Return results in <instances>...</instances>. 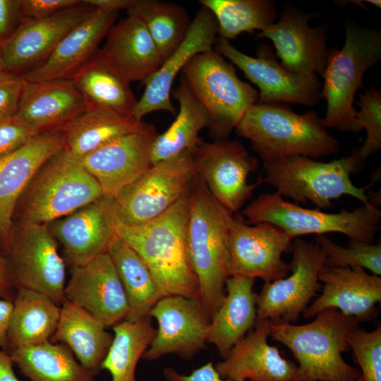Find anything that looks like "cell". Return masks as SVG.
Returning a JSON list of instances; mask_svg holds the SVG:
<instances>
[{"mask_svg": "<svg viewBox=\"0 0 381 381\" xmlns=\"http://www.w3.org/2000/svg\"><path fill=\"white\" fill-rule=\"evenodd\" d=\"M188 211L189 188L157 218L133 226L119 222L116 233L146 264L161 298L179 295L200 303L198 284L186 246Z\"/></svg>", "mask_w": 381, "mask_h": 381, "instance_id": "cell-1", "label": "cell"}, {"mask_svg": "<svg viewBox=\"0 0 381 381\" xmlns=\"http://www.w3.org/2000/svg\"><path fill=\"white\" fill-rule=\"evenodd\" d=\"M232 216L197 174L189 188L186 246L198 284L200 304L210 320L226 294L229 277L228 233Z\"/></svg>", "mask_w": 381, "mask_h": 381, "instance_id": "cell-2", "label": "cell"}, {"mask_svg": "<svg viewBox=\"0 0 381 381\" xmlns=\"http://www.w3.org/2000/svg\"><path fill=\"white\" fill-rule=\"evenodd\" d=\"M305 325L271 322L270 337L285 345L297 361L301 381H355L361 370L345 361L342 353L359 327L354 317L334 308L316 315Z\"/></svg>", "mask_w": 381, "mask_h": 381, "instance_id": "cell-3", "label": "cell"}, {"mask_svg": "<svg viewBox=\"0 0 381 381\" xmlns=\"http://www.w3.org/2000/svg\"><path fill=\"white\" fill-rule=\"evenodd\" d=\"M235 132L250 142L263 162L294 155L329 156L337 153L339 146L315 111L298 114L284 104H253Z\"/></svg>", "mask_w": 381, "mask_h": 381, "instance_id": "cell-4", "label": "cell"}, {"mask_svg": "<svg viewBox=\"0 0 381 381\" xmlns=\"http://www.w3.org/2000/svg\"><path fill=\"white\" fill-rule=\"evenodd\" d=\"M343 47L328 50L320 98L325 99L326 113L322 122L326 128L358 133L353 107L354 96L363 87L365 73L381 59V32L362 28L347 20Z\"/></svg>", "mask_w": 381, "mask_h": 381, "instance_id": "cell-5", "label": "cell"}, {"mask_svg": "<svg viewBox=\"0 0 381 381\" xmlns=\"http://www.w3.org/2000/svg\"><path fill=\"white\" fill-rule=\"evenodd\" d=\"M102 195L96 179L63 148L35 172L18 201L13 222L47 225Z\"/></svg>", "mask_w": 381, "mask_h": 381, "instance_id": "cell-6", "label": "cell"}, {"mask_svg": "<svg viewBox=\"0 0 381 381\" xmlns=\"http://www.w3.org/2000/svg\"><path fill=\"white\" fill-rule=\"evenodd\" d=\"M263 163V183L275 188L282 198L303 204L310 202L318 210L332 207V200L344 195L362 204L370 202L365 188L356 186L351 179L364 163L355 150L347 157L327 162L294 155Z\"/></svg>", "mask_w": 381, "mask_h": 381, "instance_id": "cell-7", "label": "cell"}, {"mask_svg": "<svg viewBox=\"0 0 381 381\" xmlns=\"http://www.w3.org/2000/svg\"><path fill=\"white\" fill-rule=\"evenodd\" d=\"M241 214L247 224H272L291 239L337 232L351 239L373 243L381 221L380 209L370 202L351 211L341 209L337 213H329L290 202L276 192L259 195Z\"/></svg>", "mask_w": 381, "mask_h": 381, "instance_id": "cell-8", "label": "cell"}, {"mask_svg": "<svg viewBox=\"0 0 381 381\" xmlns=\"http://www.w3.org/2000/svg\"><path fill=\"white\" fill-rule=\"evenodd\" d=\"M210 116L215 140L227 139L246 111L258 102V92L243 82L236 69L214 49L198 54L181 71Z\"/></svg>", "mask_w": 381, "mask_h": 381, "instance_id": "cell-9", "label": "cell"}, {"mask_svg": "<svg viewBox=\"0 0 381 381\" xmlns=\"http://www.w3.org/2000/svg\"><path fill=\"white\" fill-rule=\"evenodd\" d=\"M3 248L16 289L40 292L61 306L66 264L47 225L13 222Z\"/></svg>", "mask_w": 381, "mask_h": 381, "instance_id": "cell-10", "label": "cell"}, {"mask_svg": "<svg viewBox=\"0 0 381 381\" xmlns=\"http://www.w3.org/2000/svg\"><path fill=\"white\" fill-rule=\"evenodd\" d=\"M194 152L158 162L115 198L119 222L139 226L157 218L188 190L197 174Z\"/></svg>", "mask_w": 381, "mask_h": 381, "instance_id": "cell-11", "label": "cell"}, {"mask_svg": "<svg viewBox=\"0 0 381 381\" xmlns=\"http://www.w3.org/2000/svg\"><path fill=\"white\" fill-rule=\"evenodd\" d=\"M291 253V274L265 282L257 294V321L296 322L321 288L319 274L325 265L326 257L320 246L296 238L292 242Z\"/></svg>", "mask_w": 381, "mask_h": 381, "instance_id": "cell-12", "label": "cell"}, {"mask_svg": "<svg viewBox=\"0 0 381 381\" xmlns=\"http://www.w3.org/2000/svg\"><path fill=\"white\" fill-rule=\"evenodd\" d=\"M193 154L198 175L214 198L232 214L242 208L263 183L262 176L254 183L248 182L249 174L258 169V159L237 140H200Z\"/></svg>", "mask_w": 381, "mask_h": 381, "instance_id": "cell-13", "label": "cell"}, {"mask_svg": "<svg viewBox=\"0 0 381 381\" xmlns=\"http://www.w3.org/2000/svg\"><path fill=\"white\" fill-rule=\"evenodd\" d=\"M214 44L216 52L229 59L258 87L259 103L313 106L318 102L321 87L318 76L299 75L287 71L277 61L270 45H260L257 56L253 57L220 37Z\"/></svg>", "mask_w": 381, "mask_h": 381, "instance_id": "cell-14", "label": "cell"}, {"mask_svg": "<svg viewBox=\"0 0 381 381\" xmlns=\"http://www.w3.org/2000/svg\"><path fill=\"white\" fill-rule=\"evenodd\" d=\"M292 239L280 228L269 223L253 226L232 216L229 224V277L260 278L265 282L286 277L290 265L282 258L291 252Z\"/></svg>", "mask_w": 381, "mask_h": 381, "instance_id": "cell-15", "label": "cell"}, {"mask_svg": "<svg viewBox=\"0 0 381 381\" xmlns=\"http://www.w3.org/2000/svg\"><path fill=\"white\" fill-rule=\"evenodd\" d=\"M119 222L114 198L102 195L47 227L62 246L65 260L73 267L107 253L117 236Z\"/></svg>", "mask_w": 381, "mask_h": 381, "instance_id": "cell-16", "label": "cell"}, {"mask_svg": "<svg viewBox=\"0 0 381 381\" xmlns=\"http://www.w3.org/2000/svg\"><path fill=\"white\" fill-rule=\"evenodd\" d=\"M149 317L156 319L158 327L142 358L152 361L173 353L190 359L205 348L210 320L197 301L179 295L164 296Z\"/></svg>", "mask_w": 381, "mask_h": 381, "instance_id": "cell-17", "label": "cell"}, {"mask_svg": "<svg viewBox=\"0 0 381 381\" xmlns=\"http://www.w3.org/2000/svg\"><path fill=\"white\" fill-rule=\"evenodd\" d=\"M94 9L82 1L48 18L24 19L11 37L1 44L3 71L23 75L40 66L61 40Z\"/></svg>", "mask_w": 381, "mask_h": 381, "instance_id": "cell-18", "label": "cell"}, {"mask_svg": "<svg viewBox=\"0 0 381 381\" xmlns=\"http://www.w3.org/2000/svg\"><path fill=\"white\" fill-rule=\"evenodd\" d=\"M315 16L287 6L277 22L259 32L255 37L272 42L276 56L287 71L299 75L322 76L327 59V27L311 28L308 22Z\"/></svg>", "mask_w": 381, "mask_h": 381, "instance_id": "cell-19", "label": "cell"}, {"mask_svg": "<svg viewBox=\"0 0 381 381\" xmlns=\"http://www.w3.org/2000/svg\"><path fill=\"white\" fill-rule=\"evenodd\" d=\"M65 301L85 309L107 327L126 320L128 304L115 266L107 253L71 267Z\"/></svg>", "mask_w": 381, "mask_h": 381, "instance_id": "cell-20", "label": "cell"}, {"mask_svg": "<svg viewBox=\"0 0 381 381\" xmlns=\"http://www.w3.org/2000/svg\"><path fill=\"white\" fill-rule=\"evenodd\" d=\"M218 27L212 13L202 7L191 20L188 32L180 45L159 68L143 82L145 90L133 112L138 120L156 111L176 114L171 102V90L174 79L190 60L198 54L213 49Z\"/></svg>", "mask_w": 381, "mask_h": 381, "instance_id": "cell-21", "label": "cell"}, {"mask_svg": "<svg viewBox=\"0 0 381 381\" xmlns=\"http://www.w3.org/2000/svg\"><path fill=\"white\" fill-rule=\"evenodd\" d=\"M157 135L156 130L123 135L77 159L98 182L103 195L115 198L152 167Z\"/></svg>", "mask_w": 381, "mask_h": 381, "instance_id": "cell-22", "label": "cell"}, {"mask_svg": "<svg viewBox=\"0 0 381 381\" xmlns=\"http://www.w3.org/2000/svg\"><path fill=\"white\" fill-rule=\"evenodd\" d=\"M322 282L321 295L303 312L309 319L328 308L356 318L360 322L374 320L381 301V278L361 267H334L325 265L319 274Z\"/></svg>", "mask_w": 381, "mask_h": 381, "instance_id": "cell-23", "label": "cell"}, {"mask_svg": "<svg viewBox=\"0 0 381 381\" xmlns=\"http://www.w3.org/2000/svg\"><path fill=\"white\" fill-rule=\"evenodd\" d=\"M270 324L267 319L257 321L254 329L214 365L222 377L231 381H301L298 365L269 344Z\"/></svg>", "mask_w": 381, "mask_h": 381, "instance_id": "cell-24", "label": "cell"}, {"mask_svg": "<svg viewBox=\"0 0 381 381\" xmlns=\"http://www.w3.org/2000/svg\"><path fill=\"white\" fill-rule=\"evenodd\" d=\"M64 148L61 128L42 132L23 147L0 159V238L6 243L18 201L27 185L53 155Z\"/></svg>", "mask_w": 381, "mask_h": 381, "instance_id": "cell-25", "label": "cell"}, {"mask_svg": "<svg viewBox=\"0 0 381 381\" xmlns=\"http://www.w3.org/2000/svg\"><path fill=\"white\" fill-rule=\"evenodd\" d=\"M90 104L69 78L26 80L16 116L42 133L62 128Z\"/></svg>", "mask_w": 381, "mask_h": 381, "instance_id": "cell-26", "label": "cell"}, {"mask_svg": "<svg viewBox=\"0 0 381 381\" xmlns=\"http://www.w3.org/2000/svg\"><path fill=\"white\" fill-rule=\"evenodd\" d=\"M118 16V11L95 8L61 40L42 64L23 77L27 81L69 78L97 52Z\"/></svg>", "mask_w": 381, "mask_h": 381, "instance_id": "cell-27", "label": "cell"}, {"mask_svg": "<svg viewBox=\"0 0 381 381\" xmlns=\"http://www.w3.org/2000/svg\"><path fill=\"white\" fill-rule=\"evenodd\" d=\"M107 36L101 51L130 83L144 82L164 61L146 26L136 17L128 16Z\"/></svg>", "mask_w": 381, "mask_h": 381, "instance_id": "cell-28", "label": "cell"}, {"mask_svg": "<svg viewBox=\"0 0 381 381\" xmlns=\"http://www.w3.org/2000/svg\"><path fill=\"white\" fill-rule=\"evenodd\" d=\"M255 279L231 276L226 281L224 298L210 322L207 342L226 358L234 345L255 327L257 294Z\"/></svg>", "mask_w": 381, "mask_h": 381, "instance_id": "cell-29", "label": "cell"}, {"mask_svg": "<svg viewBox=\"0 0 381 381\" xmlns=\"http://www.w3.org/2000/svg\"><path fill=\"white\" fill-rule=\"evenodd\" d=\"M61 130L64 149L79 159L116 138L132 133L152 131L155 128L143 120L91 104Z\"/></svg>", "mask_w": 381, "mask_h": 381, "instance_id": "cell-30", "label": "cell"}, {"mask_svg": "<svg viewBox=\"0 0 381 381\" xmlns=\"http://www.w3.org/2000/svg\"><path fill=\"white\" fill-rule=\"evenodd\" d=\"M107 327L80 306L64 301L50 341L66 345L86 369L97 375L113 341Z\"/></svg>", "mask_w": 381, "mask_h": 381, "instance_id": "cell-31", "label": "cell"}, {"mask_svg": "<svg viewBox=\"0 0 381 381\" xmlns=\"http://www.w3.org/2000/svg\"><path fill=\"white\" fill-rule=\"evenodd\" d=\"M69 79L90 104L133 117L138 99L130 82L105 58L100 49Z\"/></svg>", "mask_w": 381, "mask_h": 381, "instance_id": "cell-32", "label": "cell"}, {"mask_svg": "<svg viewBox=\"0 0 381 381\" xmlns=\"http://www.w3.org/2000/svg\"><path fill=\"white\" fill-rule=\"evenodd\" d=\"M60 313L61 306L45 294L18 289L7 332L6 352L50 340Z\"/></svg>", "mask_w": 381, "mask_h": 381, "instance_id": "cell-33", "label": "cell"}, {"mask_svg": "<svg viewBox=\"0 0 381 381\" xmlns=\"http://www.w3.org/2000/svg\"><path fill=\"white\" fill-rule=\"evenodd\" d=\"M173 96L179 104V111L171 125L155 137L151 148L152 164L185 152H194L201 140L200 132L210 124L207 111L182 75Z\"/></svg>", "mask_w": 381, "mask_h": 381, "instance_id": "cell-34", "label": "cell"}, {"mask_svg": "<svg viewBox=\"0 0 381 381\" xmlns=\"http://www.w3.org/2000/svg\"><path fill=\"white\" fill-rule=\"evenodd\" d=\"M30 381H96L65 344L50 340L7 352Z\"/></svg>", "mask_w": 381, "mask_h": 381, "instance_id": "cell-35", "label": "cell"}, {"mask_svg": "<svg viewBox=\"0 0 381 381\" xmlns=\"http://www.w3.org/2000/svg\"><path fill=\"white\" fill-rule=\"evenodd\" d=\"M122 283L128 304L126 320L149 318L152 308L161 298L153 277L142 258L116 236L107 250Z\"/></svg>", "mask_w": 381, "mask_h": 381, "instance_id": "cell-36", "label": "cell"}, {"mask_svg": "<svg viewBox=\"0 0 381 381\" xmlns=\"http://www.w3.org/2000/svg\"><path fill=\"white\" fill-rule=\"evenodd\" d=\"M114 335L102 363L111 381H136L135 369L156 333L149 318L135 322L123 320L112 327Z\"/></svg>", "mask_w": 381, "mask_h": 381, "instance_id": "cell-37", "label": "cell"}, {"mask_svg": "<svg viewBox=\"0 0 381 381\" xmlns=\"http://www.w3.org/2000/svg\"><path fill=\"white\" fill-rule=\"evenodd\" d=\"M146 26L164 61L184 40L191 23L186 9L159 0H134L126 11Z\"/></svg>", "mask_w": 381, "mask_h": 381, "instance_id": "cell-38", "label": "cell"}, {"mask_svg": "<svg viewBox=\"0 0 381 381\" xmlns=\"http://www.w3.org/2000/svg\"><path fill=\"white\" fill-rule=\"evenodd\" d=\"M214 15L220 38L229 41L243 32L264 30L277 17L272 0H200Z\"/></svg>", "mask_w": 381, "mask_h": 381, "instance_id": "cell-39", "label": "cell"}, {"mask_svg": "<svg viewBox=\"0 0 381 381\" xmlns=\"http://www.w3.org/2000/svg\"><path fill=\"white\" fill-rule=\"evenodd\" d=\"M315 243L323 250L325 265L334 267H361L381 274V244L349 238L346 247L334 243L326 235H316Z\"/></svg>", "mask_w": 381, "mask_h": 381, "instance_id": "cell-40", "label": "cell"}, {"mask_svg": "<svg viewBox=\"0 0 381 381\" xmlns=\"http://www.w3.org/2000/svg\"><path fill=\"white\" fill-rule=\"evenodd\" d=\"M356 102L360 109L356 111V119L362 129L366 131V138L363 145L355 151L365 162L381 148V91L370 86L359 94Z\"/></svg>", "mask_w": 381, "mask_h": 381, "instance_id": "cell-41", "label": "cell"}, {"mask_svg": "<svg viewBox=\"0 0 381 381\" xmlns=\"http://www.w3.org/2000/svg\"><path fill=\"white\" fill-rule=\"evenodd\" d=\"M364 381H381V327L373 331L358 327L349 340Z\"/></svg>", "mask_w": 381, "mask_h": 381, "instance_id": "cell-42", "label": "cell"}, {"mask_svg": "<svg viewBox=\"0 0 381 381\" xmlns=\"http://www.w3.org/2000/svg\"><path fill=\"white\" fill-rule=\"evenodd\" d=\"M39 133L16 116L0 121V159L23 147Z\"/></svg>", "mask_w": 381, "mask_h": 381, "instance_id": "cell-43", "label": "cell"}, {"mask_svg": "<svg viewBox=\"0 0 381 381\" xmlns=\"http://www.w3.org/2000/svg\"><path fill=\"white\" fill-rule=\"evenodd\" d=\"M25 83L22 75L0 72V121L16 116Z\"/></svg>", "mask_w": 381, "mask_h": 381, "instance_id": "cell-44", "label": "cell"}, {"mask_svg": "<svg viewBox=\"0 0 381 381\" xmlns=\"http://www.w3.org/2000/svg\"><path fill=\"white\" fill-rule=\"evenodd\" d=\"M80 0H21L24 19L37 20L50 17L80 4Z\"/></svg>", "mask_w": 381, "mask_h": 381, "instance_id": "cell-45", "label": "cell"}, {"mask_svg": "<svg viewBox=\"0 0 381 381\" xmlns=\"http://www.w3.org/2000/svg\"><path fill=\"white\" fill-rule=\"evenodd\" d=\"M23 20L21 0H0L1 44L11 37Z\"/></svg>", "mask_w": 381, "mask_h": 381, "instance_id": "cell-46", "label": "cell"}, {"mask_svg": "<svg viewBox=\"0 0 381 381\" xmlns=\"http://www.w3.org/2000/svg\"><path fill=\"white\" fill-rule=\"evenodd\" d=\"M163 375L167 381H231L222 377L212 362L194 370L189 375L179 373L173 368H165Z\"/></svg>", "mask_w": 381, "mask_h": 381, "instance_id": "cell-47", "label": "cell"}, {"mask_svg": "<svg viewBox=\"0 0 381 381\" xmlns=\"http://www.w3.org/2000/svg\"><path fill=\"white\" fill-rule=\"evenodd\" d=\"M17 290L4 257L0 253V298L13 301Z\"/></svg>", "mask_w": 381, "mask_h": 381, "instance_id": "cell-48", "label": "cell"}, {"mask_svg": "<svg viewBox=\"0 0 381 381\" xmlns=\"http://www.w3.org/2000/svg\"><path fill=\"white\" fill-rule=\"evenodd\" d=\"M13 309V301L0 299V348L7 350V332Z\"/></svg>", "mask_w": 381, "mask_h": 381, "instance_id": "cell-49", "label": "cell"}, {"mask_svg": "<svg viewBox=\"0 0 381 381\" xmlns=\"http://www.w3.org/2000/svg\"><path fill=\"white\" fill-rule=\"evenodd\" d=\"M97 9L104 11H118L121 9L128 10L134 0H84Z\"/></svg>", "mask_w": 381, "mask_h": 381, "instance_id": "cell-50", "label": "cell"}, {"mask_svg": "<svg viewBox=\"0 0 381 381\" xmlns=\"http://www.w3.org/2000/svg\"><path fill=\"white\" fill-rule=\"evenodd\" d=\"M13 364L9 354L0 349V381H20L13 370Z\"/></svg>", "mask_w": 381, "mask_h": 381, "instance_id": "cell-51", "label": "cell"}, {"mask_svg": "<svg viewBox=\"0 0 381 381\" xmlns=\"http://www.w3.org/2000/svg\"><path fill=\"white\" fill-rule=\"evenodd\" d=\"M345 3H351V4H353L354 5L356 6H359L360 8H363V9H365L366 8L365 6L364 5V4L363 3V1H357V0H354V1H343Z\"/></svg>", "mask_w": 381, "mask_h": 381, "instance_id": "cell-52", "label": "cell"}, {"mask_svg": "<svg viewBox=\"0 0 381 381\" xmlns=\"http://www.w3.org/2000/svg\"><path fill=\"white\" fill-rule=\"evenodd\" d=\"M365 1L367 3H370V4H373L379 8H381V1L380 0H365Z\"/></svg>", "mask_w": 381, "mask_h": 381, "instance_id": "cell-53", "label": "cell"}, {"mask_svg": "<svg viewBox=\"0 0 381 381\" xmlns=\"http://www.w3.org/2000/svg\"><path fill=\"white\" fill-rule=\"evenodd\" d=\"M3 71L1 44H0V72Z\"/></svg>", "mask_w": 381, "mask_h": 381, "instance_id": "cell-54", "label": "cell"}, {"mask_svg": "<svg viewBox=\"0 0 381 381\" xmlns=\"http://www.w3.org/2000/svg\"><path fill=\"white\" fill-rule=\"evenodd\" d=\"M355 381H364L363 378L362 376H361L360 377H358L356 380Z\"/></svg>", "mask_w": 381, "mask_h": 381, "instance_id": "cell-55", "label": "cell"}]
</instances>
